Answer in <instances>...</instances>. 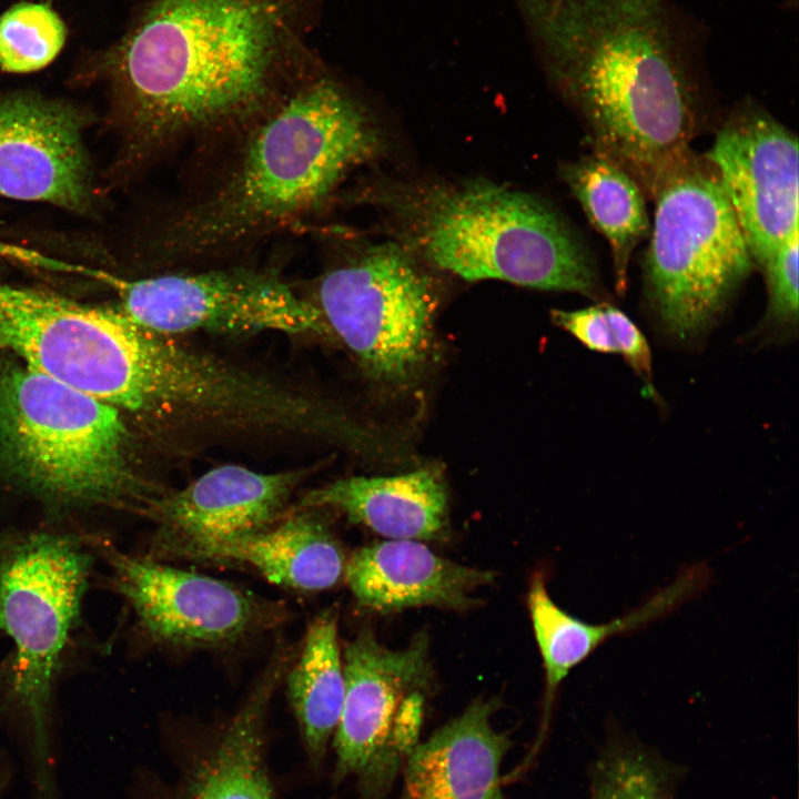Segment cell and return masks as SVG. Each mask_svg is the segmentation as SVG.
Returning a JSON list of instances; mask_svg holds the SVG:
<instances>
[{
	"instance_id": "obj_28",
	"label": "cell",
	"mask_w": 799,
	"mask_h": 799,
	"mask_svg": "<svg viewBox=\"0 0 799 799\" xmlns=\"http://www.w3.org/2000/svg\"><path fill=\"white\" fill-rule=\"evenodd\" d=\"M618 354H621L633 371L645 383L648 394L654 393L651 353L646 337L637 325L621 310L607 304Z\"/></svg>"
},
{
	"instance_id": "obj_19",
	"label": "cell",
	"mask_w": 799,
	"mask_h": 799,
	"mask_svg": "<svg viewBox=\"0 0 799 799\" xmlns=\"http://www.w3.org/2000/svg\"><path fill=\"white\" fill-rule=\"evenodd\" d=\"M168 560L241 564L273 584L307 593L340 584L347 562L318 508H296L261 530L190 546Z\"/></svg>"
},
{
	"instance_id": "obj_21",
	"label": "cell",
	"mask_w": 799,
	"mask_h": 799,
	"mask_svg": "<svg viewBox=\"0 0 799 799\" xmlns=\"http://www.w3.org/2000/svg\"><path fill=\"white\" fill-rule=\"evenodd\" d=\"M281 646L214 747L196 767L188 799H273L263 760L264 725L274 692L293 663Z\"/></svg>"
},
{
	"instance_id": "obj_25",
	"label": "cell",
	"mask_w": 799,
	"mask_h": 799,
	"mask_svg": "<svg viewBox=\"0 0 799 799\" xmlns=\"http://www.w3.org/2000/svg\"><path fill=\"white\" fill-rule=\"evenodd\" d=\"M672 773L646 747L613 741L590 771L589 799H675Z\"/></svg>"
},
{
	"instance_id": "obj_2",
	"label": "cell",
	"mask_w": 799,
	"mask_h": 799,
	"mask_svg": "<svg viewBox=\"0 0 799 799\" xmlns=\"http://www.w3.org/2000/svg\"><path fill=\"white\" fill-rule=\"evenodd\" d=\"M591 152L653 198L691 154L699 90L666 0H518Z\"/></svg>"
},
{
	"instance_id": "obj_18",
	"label": "cell",
	"mask_w": 799,
	"mask_h": 799,
	"mask_svg": "<svg viewBox=\"0 0 799 799\" xmlns=\"http://www.w3.org/2000/svg\"><path fill=\"white\" fill-rule=\"evenodd\" d=\"M493 578L490 572L456 564L413 539L365 545L348 557L344 574L357 603L381 614L419 606L464 610L475 605L474 591Z\"/></svg>"
},
{
	"instance_id": "obj_8",
	"label": "cell",
	"mask_w": 799,
	"mask_h": 799,
	"mask_svg": "<svg viewBox=\"0 0 799 799\" xmlns=\"http://www.w3.org/2000/svg\"><path fill=\"white\" fill-rule=\"evenodd\" d=\"M92 558L72 535L31 532L0 543V630L13 643L11 692L32 729L39 785L50 793L53 682L77 625Z\"/></svg>"
},
{
	"instance_id": "obj_10",
	"label": "cell",
	"mask_w": 799,
	"mask_h": 799,
	"mask_svg": "<svg viewBox=\"0 0 799 799\" xmlns=\"http://www.w3.org/2000/svg\"><path fill=\"white\" fill-rule=\"evenodd\" d=\"M343 670L334 782L352 778L358 799H386L419 742L434 679L428 637L391 649L363 627L345 647Z\"/></svg>"
},
{
	"instance_id": "obj_14",
	"label": "cell",
	"mask_w": 799,
	"mask_h": 799,
	"mask_svg": "<svg viewBox=\"0 0 799 799\" xmlns=\"http://www.w3.org/2000/svg\"><path fill=\"white\" fill-rule=\"evenodd\" d=\"M82 128L69 104L0 94V196L84 210L91 191Z\"/></svg>"
},
{
	"instance_id": "obj_17",
	"label": "cell",
	"mask_w": 799,
	"mask_h": 799,
	"mask_svg": "<svg viewBox=\"0 0 799 799\" xmlns=\"http://www.w3.org/2000/svg\"><path fill=\"white\" fill-rule=\"evenodd\" d=\"M498 701L478 698L407 756L400 799H506L500 773L513 746L494 728Z\"/></svg>"
},
{
	"instance_id": "obj_16",
	"label": "cell",
	"mask_w": 799,
	"mask_h": 799,
	"mask_svg": "<svg viewBox=\"0 0 799 799\" xmlns=\"http://www.w3.org/2000/svg\"><path fill=\"white\" fill-rule=\"evenodd\" d=\"M710 579L709 566L696 563L629 611L609 621L593 624L562 609L550 597L544 576H535L527 604L545 671L544 715L536 742H543L557 690L576 666L613 637L630 635L671 615L699 596Z\"/></svg>"
},
{
	"instance_id": "obj_9",
	"label": "cell",
	"mask_w": 799,
	"mask_h": 799,
	"mask_svg": "<svg viewBox=\"0 0 799 799\" xmlns=\"http://www.w3.org/2000/svg\"><path fill=\"white\" fill-rule=\"evenodd\" d=\"M414 257L397 243L370 246L323 273L311 300L326 336L390 387L413 382L433 350L437 300Z\"/></svg>"
},
{
	"instance_id": "obj_3",
	"label": "cell",
	"mask_w": 799,
	"mask_h": 799,
	"mask_svg": "<svg viewBox=\"0 0 799 799\" xmlns=\"http://www.w3.org/2000/svg\"><path fill=\"white\" fill-rule=\"evenodd\" d=\"M225 142L215 178L162 222L156 257L169 266L231 257L311 218L382 148L364 105L323 67Z\"/></svg>"
},
{
	"instance_id": "obj_24",
	"label": "cell",
	"mask_w": 799,
	"mask_h": 799,
	"mask_svg": "<svg viewBox=\"0 0 799 799\" xmlns=\"http://www.w3.org/2000/svg\"><path fill=\"white\" fill-rule=\"evenodd\" d=\"M65 40V24L50 3L18 2L0 16V70L39 71L59 55Z\"/></svg>"
},
{
	"instance_id": "obj_26",
	"label": "cell",
	"mask_w": 799,
	"mask_h": 799,
	"mask_svg": "<svg viewBox=\"0 0 799 799\" xmlns=\"http://www.w3.org/2000/svg\"><path fill=\"white\" fill-rule=\"evenodd\" d=\"M798 233L788 236L761 266L768 291L766 318L786 330L798 323Z\"/></svg>"
},
{
	"instance_id": "obj_6",
	"label": "cell",
	"mask_w": 799,
	"mask_h": 799,
	"mask_svg": "<svg viewBox=\"0 0 799 799\" xmlns=\"http://www.w3.org/2000/svg\"><path fill=\"white\" fill-rule=\"evenodd\" d=\"M0 473L61 508L151 518L164 495L135 471L120 409L19 361L0 367Z\"/></svg>"
},
{
	"instance_id": "obj_1",
	"label": "cell",
	"mask_w": 799,
	"mask_h": 799,
	"mask_svg": "<svg viewBox=\"0 0 799 799\" xmlns=\"http://www.w3.org/2000/svg\"><path fill=\"white\" fill-rule=\"evenodd\" d=\"M321 0H143L92 63L109 84L122 162L231 139L322 67Z\"/></svg>"
},
{
	"instance_id": "obj_13",
	"label": "cell",
	"mask_w": 799,
	"mask_h": 799,
	"mask_svg": "<svg viewBox=\"0 0 799 799\" xmlns=\"http://www.w3.org/2000/svg\"><path fill=\"white\" fill-rule=\"evenodd\" d=\"M704 158L734 210L755 266L799 230L798 139L756 105L735 110Z\"/></svg>"
},
{
	"instance_id": "obj_15",
	"label": "cell",
	"mask_w": 799,
	"mask_h": 799,
	"mask_svg": "<svg viewBox=\"0 0 799 799\" xmlns=\"http://www.w3.org/2000/svg\"><path fill=\"white\" fill-rule=\"evenodd\" d=\"M303 476L301 471L264 474L239 465L204 473L156 503L151 519L158 529L146 556L164 562L190 546L269 527L284 516Z\"/></svg>"
},
{
	"instance_id": "obj_12",
	"label": "cell",
	"mask_w": 799,
	"mask_h": 799,
	"mask_svg": "<svg viewBox=\"0 0 799 799\" xmlns=\"http://www.w3.org/2000/svg\"><path fill=\"white\" fill-rule=\"evenodd\" d=\"M117 591L144 634L178 650L234 646L279 627L283 604L230 581L170 566L149 556L107 549Z\"/></svg>"
},
{
	"instance_id": "obj_5",
	"label": "cell",
	"mask_w": 799,
	"mask_h": 799,
	"mask_svg": "<svg viewBox=\"0 0 799 799\" xmlns=\"http://www.w3.org/2000/svg\"><path fill=\"white\" fill-rule=\"evenodd\" d=\"M404 247L465 281L599 297L594 259L548 204L488 181L408 189L393 200Z\"/></svg>"
},
{
	"instance_id": "obj_23",
	"label": "cell",
	"mask_w": 799,
	"mask_h": 799,
	"mask_svg": "<svg viewBox=\"0 0 799 799\" xmlns=\"http://www.w3.org/2000/svg\"><path fill=\"white\" fill-rule=\"evenodd\" d=\"M284 679L307 754L313 762H320L337 727L345 692L333 610L326 609L311 621L301 654Z\"/></svg>"
},
{
	"instance_id": "obj_4",
	"label": "cell",
	"mask_w": 799,
	"mask_h": 799,
	"mask_svg": "<svg viewBox=\"0 0 799 799\" xmlns=\"http://www.w3.org/2000/svg\"><path fill=\"white\" fill-rule=\"evenodd\" d=\"M163 336L120 311L0 283V348L121 412L178 417L201 400L202 356Z\"/></svg>"
},
{
	"instance_id": "obj_22",
	"label": "cell",
	"mask_w": 799,
	"mask_h": 799,
	"mask_svg": "<svg viewBox=\"0 0 799 799\" xmlns=\"http://www.w3.org/2000/svg\"><path fill=\"white\" fill-rule=\"evenodd\" d=\"M562 174L591 225L607 240L615 286L624 294L631 255L650 230L646 194L625 169L595 152L566 163Z\"/></svg>"
},
{
	"instance_id": "obj_7",
	"label": "cell",
	"mask_w": 799,
	"mask_h": 799,
	"mask_svg": "<svg viewBox=\"0 0 799 799\" xmlns=\"http://www.w3.org/2000/svg\"><path fill=\"white\" fill-rule=\"evenodd\" d=\"M645 255L646 294L678 340L710 326L754 265L719 179L694 153L658 185Z\"/></svg>"
},
{
	"instance_id": "obj_27",
	"label": "cell",
	"mask_w": 799,
	"mask_h": 799,
	"mask_svg": "<svg viewBox=\"0 0 799 799\" xmlns=\"http://www.w3.org/2000/svg\"><path fill=\"white\" fill-rule=\"evenodd\" d=\"M552 318L587 348L604 354H618L607 303L573 311L554 310Z\"/></svg>"
},
{
	"instance_id": "obj_11",
	"label": "cell",
	"mask_w": 799,
	"mask_h": 799,
	"mask_svg": "<svg viewBox=\"0 0 799 799\" xmlns=\"http://www.w3.org/2000/svg\"><path fill=\"white\" fill-rule=\"evenodd\" d=\"M83 272L113 290L127 317L163 335L276 331L326 336L314 304L266 271L229 266L139 279Z\"/></svg>"
},
{
	"instance_id": "obj_20",
	"label": "cell",
	"mask_w": 799,
	"mask_h": 799,
	"mask_svg": "<svg viewBox=\"0 0 799 799\" xmlns=\"http://www.w3.org/2000/svg\"><path fill=\"white\" fill-rule=\"evenodd\" d=\"M297 508H331L388 539H444L447 493L441 475L422 468L394 476H354L307 490Z\"/></svg>"
}]
</instances>
